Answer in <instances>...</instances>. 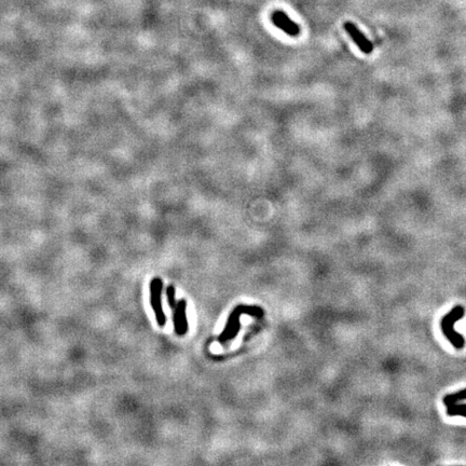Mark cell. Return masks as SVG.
I'll list each match as a JSON object with an SVG mask.
<instances>
[{"mask_svg":"<svg viewBox=\"0 0 466 466\" xmlns=\"http://www.w3.org/2000/svg\"><path fill=\"white\" fill-rule=\"evenodd\" d=\"M166 297H167L169 308H171L172 310H174L176 308V305H177V302H176L175 287L173 285L167 286V288H166Z\"/></svg>","mask_w":466,"mask_h":466,"instance_id":"9c48e42d","label":"cell"},{"mask_svg":"<svg viewBox=\"0 0 466 466\" xmlns=\"http://www.w3.org/2000/svg\"><path fill=\"white\" fill-rule=\"evenodd\" d=\"M344 30L348 32V34L350 35V37L352 38V40L355 42V45L361 49V50L365 53V54H370L372 52V45H371V42L367 39L364 35L358 31V28L354 25V24H352L350 22L348 23H345L344 24Z\"/></svg>","mask_w":466,"mask_h":466,"instance_id":"8992f818","label":"cell"},{"mask_svg":"<svg viewBox=\"0 0 466 466\" xmlns=\"http://www.w3.org/2000/svg\"><path fill=\"white\" fill-rule=\"evenodd\" d=\"M462 400H466V388H464V390L460 392L446 395V396L443 397V404L444 406L448 407L450 405L456 404V402L462 401Z\"/></svg>","mask_w":466,"mask_h":466,"instance_id":"52a82bcc","label":"cell"},{"mask_svg":"<svg viewBox=\"0 0 466 466\" xmlns=\"http://www.w3.org/2000/svg\"><path fill=\"white\" fill-rule=\"evenodd\" d=\"M272 22L280 30L286 33L289 36H298L300 33L299 26L288 18L286 13L282 11H277L272 14Z\"/></svg>","mask_w":466,"mask_h":466,"instance_id":"277c9868","label":"cell"},{"mask_svg":"<svg viewBox=\"0 0 466 466\" xmlns=\"http://www.w3.org/2000/svg\"><path fill=\"white\" fill-rule=\"evenodd\" d=\"M162 289H163V282H162V280L159 278L153 279L150 284V303L155 314V320H157L160 327H163L166 324V316L161 302Z\"/></svg>","mask_w":466,"mask_h":466,"instance_id":"3957f363","label":"cell"},{"mask_svg":"<svg viewBox=\"0 0 466 466\" xmlns=\"http://www.w3.org/2000/svg\"><path fill=\"white\" fill-rule=\"evenodd\" d=\"M242 314H247L252 316H263L264 312L263 310L258 307H246V306H239L232 311L225 327L222 330L218 340L220 343H224L229 340L235 339L239 333L240 328H241V323H240V317Z\"/></svg>","mask_w":466,"mask_h":466,"instance_id":"6da1fadb","label":"cell"},{"mask_svg":"<svg viewBox=\"0 0 466 466\" xmlns=\"http://www.w3.org/2000/svg\"><path fill=\"white\" fill-rule=\"evenodd\" d=\"M465 314V309L462 306H456L454 307L450 312L444 315L441 320V330L442 334L444 335L448 340L452 343L453 347L457 350H461L464 348L465 345V339L463 338L462 335L453 329V325L455 322L460 321L462 317Z\"/></svg>","mask_w":466,"mask_h":466,"instance_id":"7a4b0ae2","label":"cell"},{"mask_svg":"<svg viewBox=\"0 0 466 466\" xmlns=\"http://www.w3.org/2000/svg\"><path fill=\"white\" fill-rule=\"evenodd\" d=\"M187 302L185 299L177 301V305L174 309V328L175 333L178 336L186 335L188 331V322L186 316Z\"/></svg>","mask_w":466,"mask_h":466,"instance_id":"5b68a950","label":"cell"},{"mask_svg":"<svg viewBox=\"0 0 466 466\" xmlns=\"http://www.w3.org/2000/svg\"><path fill=\"white\" fill-rule=\"evenodd\" d=\"M447 408V414L449 416H464L466 418V404H453Z\"/></svg>","mask_w":466,"mask_h":466,"instance_id":"ba28073f","label":"cell"}]
</instances>
